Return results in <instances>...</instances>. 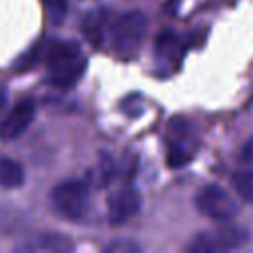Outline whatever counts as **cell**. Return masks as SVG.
<instances>
[{
	"label": "cell",
	"mask_w": 253,
	"mask_h": 253,
	"mask_svg": "<svg viewBox=\"0 0 253 253\" xmlns=\"http://www.w3.org/2000/svg\"><path fill=\"white\" fill-rule=\"evenodd\" d=\"M20 249L24 251H63V249H71V243L67 241L65 235L59 233H43L38 237H32L28 243L20 245Z\"/></svg>",
	"instance_id": "11"
},
{
	"label": "cell",
	"mask_w": 253,
	"mask_h": 253,
	"mask_svg": "<svg viewBox=\"0 0 253 253\" xmlns=\"http://www.w3.org/2000/svg\"><path fill=\"white\" fill-rule=\"evenodd\" d=\"M45 6V12L53 24H61L67 14V0H42Z\"/></svg>",
	"instance_id": "14"
},
{
	"label": "cell",
	"mask_w": 253,
	"mask_h": 253,
	"mask_svg": "<svg viewBox=\"0 0 253 253\" xmlns=\"http://www.w3.org/2000/svg\"><path fill=\"white\" fill-rule=\"evenodd\" d=\"M89 204V186L83 180H65L51 190L53 210L67 219H79L85 215Z\"/></svg>",
	"instance_id": "5"
},
{
	"label": "cell",
	"mask_w": 253,
	"mask_h": 253,
	"mask_svg": "<svg viewBox=\"0 0 253 253\" xmlns=\"http://www.w3.org/2000/svg\"><path fill=\"white\" fill-rule=\"evenodd\" d=\"M4 103H6V89L4 85H0V111L4 109Z\"/></svg>",
	"instance_id": "17"
},
{
	"label": "cell",
	"mask_w": 253,
	"mask_h": 253,
	"mask_svg": "<svg viewBox=\"0 0 253 253\" xmlns=\"http://www.w3.org/2000/svg\"><path fill=\"white\" fill-rule=\"evenodd\" d=\"M36 117V103L32 99H22L18 101L8 115L0 121V138L2 140H14L18 136H22L28 126L32 125Z\"/></svg>",
	"instance_id": "7"
},
{
	"label": "cell",
	"mask_w": 253,
	"mask_h": 253,
	"mask_svg": "<svg viewBox=\"0 0 253 253\" xmlns=\"http://www.w3.org/2000/svg\"><path fill=\"white\" fill-rule=\"evenodd\" d=\"M239 162H243V164H253V136H249V138L243 142V146H241V150H239Z\"/></svg>",
	"instance_id": "15"
},
{
	"label": "cell",
	"mask_w": 253,
	"mask_h": 253,
	"mask_svg": "<svg viewBox=\"0 0 253 253\" xmlns=\"http://www.w3.org/2000/svg\"><path fill=\"white\" fill-rule=\"evenodd\" d=\"M45 67H47V79L53 87L69 89L83 77L87 67V57L77 42L53 40L47 47Z\"/></svg>",
	"instance_id": "1"
},
{
	"label": "cell",
	"mask_w": 253,
	"mask_h": 253,
	"mask_svg": "<svg viewBox=\"0 0 253 253\" xmlns=\"http://www.w3.org/2000/svg\"><path fill=\"white\" fill-rule=\"evenodd\" d=\"M24 184V168L18 160L0 156V186L2 188H20Z\"/></svg>",
	"instance_id": "12"
},
{
	"label": "cell",
	"mask_w": 253,
	"mask_h": 253,
	"mask_svg": "<svg viewBox=\"0 0 253 253\" xmlns=\"http://www.w3.org/2000/svg\"><path fill=\"white\" fill-rule=\"evenodd\" d=\"M107 210H109V221L119 225L130 219L132 215L138 213L140 210V196L132 188H121L113 192L107 200Z\"/></svg>",
	"instance_id": "8"
},
{
	"label": "cell",
	"mask_w": 253,
	"mask_h": 253,
	"mask_svg": "<svg viewBox=\"0 0 253 253\" xmlns=\"http://www.w3.org/2000/svg\"><path fill=\"white\" fill-rule=\"evenodd\" d=\"M196 146H198V136L192 125L182 119L172 121L168 134V164L170 166L186 164L188 160H192Z\"/></svg>",
	"instance_id": "6"
},
{
	"label": "cell",
	"mask_w": 253,
	"mask_h": 253,
	"mask_svg": "<svg viewBox=\"0 0 253 253\" xmlns=\"http://www.w3.org/2000/svg\"><path fill=\"white\" fill-rule=\"evenodd\" d=\"M111 18H109V12L103 10V8H97V10H91L85 20H83V32L87 36V40L101 47L107 40H109V30H111Z\"/></svg>",
	"instance_id": "9"
},
{
	"label": "cell",
	"mask_w": 253,
	"mask_h": 253,
	"mask_svg": "<svg viewBox=\"0 0 253 253\" xmlns=\"http://www.w3.org/2000/svg\"><path fill=\"white\" fill-rule=\"evenodd\" d=\"M156 63L158 65H174L180 61V55H182V45H180V40L178 36H174L172 32H164L160 34V38L156 40Z\"/></svg>",
	"instance_id": "10"
},
{
	"label": "cell",
	"mask_w": 253,
	"mask_h": 253,
	"mask_svg": "<svg viewBox=\"0 0 253 253\" xmlns=\"http://www.w3.org/2000/svg\"><path fill=\"white\" fill-rule=\"evenodd\" d=\"M249 241V231L241 225L221 221V225L206 229L198 233L190 243L188 251L190 253H221V251H233L241 249Z\"/></svg>",
	"instance_id": "2"
},
{
	"label": "cell",
	"mask_w": 253,
	"mask_h": 253,
	"mask_svg": "<svg viewBox=\"0 0 253 253\" xmlns=\"http://www.w3.org/2000/svg\"><path fill=\"white\" fill-rule=\"evenodd\" d=\"M146 34V16L138 10L125 12L111 22L109 43L119 55H132Z\"/></svg>",
	"instance_id": "3"
},
{
	"label": "cell",
	"mask_w": 253,
	"mask_h": 253,
	"mask_svg": "<svg viewBox=\"0 0 253 253\" xmlns=\"http://www.w3.org/2000/svg\"><path fill=\"white\" fill-rule=\"evenodd\" d=\"M194 204L202 215L213 221H231L239 215L237 202L229 196L227 190H223L217 184H206L204 188H200L194 198Z\"/></svg>",
	"instance_id": "4"
},
{
	"label": "cell",
	"mask_w": 253,
	"mask_h": 253,
	"mask_svg": "<svg viewBox=\"0 0 253 253\" xmlns=\"http://www.w3.org/2000/svg\"><path fill=\"white\" fill-rule=\"evenodd\" d=\"M231 184H233V190L237 192V196L243 202L253 204V168L235 172L233 178H231Z\"/></svg>",
	"instance_id": "13"
},
{
	"label": "cell",
	"mask_w": 253,
	"mask_h": 253,
	"mask_svg": "<svg viewBox=\"0 0 253 253\" xmlns=\"http://www.w3.org/2000/svg\"><path fill=\"white\" fill-rule=\"evenodd\" d=\"M107 249L109 251H117V249H121V251H138V245L128 243V241H117V243H111Z\"/></svg>",
	"instance_id": "16"
}]
</instances>
